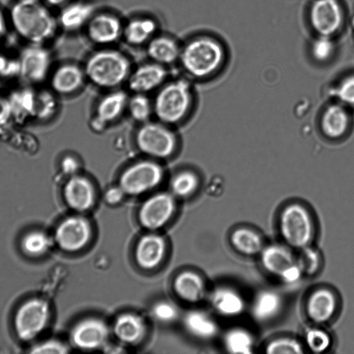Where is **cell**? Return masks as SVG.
Wrapping results in <instances>:
<instances>
[{"label":"cell","mask_w":354,"mask_h":354,"mask_svg":"<svg viewBox=\"0 0 354 354\" xmlns=\"http://www.w3.org/2000/svg\"><path fill=\"white\" fill-rule=\"evenodd\" d=\"M7 17L15 34L28 44L44 46L59 28L57 17L41 0H15Z\"/></svg>","instance_id":"6da1fadb"},{"label":"cell","mask_w":354,"mask_h":354,"mask_svg":"<svg viewBox=\"0 0 354 354\" xmlns=\"http://www.w3.org/2000/svg\"><path fill=\"white\" fill-rule=\"evenodd\" d=\"M224 58L222 44L213 37L203 35L189 39L181 47L179 60L190 75L205 77L216 71Z\"/></svg>","instance_id":"7a4b0ae2"},{"label":"cell","mask_w":354,"mask_h":354,"mask_svg":"<svg viewBox=\"0 0 354 354\" xmlns=\"http://www.w3.org/2000/svg\"><path fill=\"white\" fill-rule=\"evenodd\" d=\"M130 62L122 53L111 48H103L88 58L84 73L95 84L104 88L119 85L128 77Z\"/></svg>","instance_id":"3957f363"},{"label":"cell","mask_w":354,"mask_h":354,"mask_svg":"<svg viewBox=\"0 0 354 354\" xmlns=\"http://www.w3.org/2000/svg\"><path fill=\"white\" fill-rule=\"evenodd\" d=\"M192 94L187 82L179 80L169 83L157 94L153 110L165 123H176L186 115L191 105Z\"/></svg>","instance_id":"277c9868"},{"label":"cell","mask_w":354,"mask_h":354,"mask_svg":"<svg viewBox=\"0 0 354 354\" xmlns=\"http://www.w3.org/2000/svg\"><path fill=\"white\" fill-rule=\"evenodd\" d=\"M279 230L284 241L291 247L301 250L308 246L313 236L308 211L298 203L287 205L280 215Z\"/></svg>","instance_id":"5b68a950"},{"label":"cell","mask_w":354,"mask_h":354,"mask_svg":"<svg viewBox=\"0 0 354 354\" xmlns=\"http://www.w3.org/2000/svg\"><path fill=\"white\" fill-rule=\"evenodd\" d=\"M162 178L163 171L158 164L142 160L122 171L119 178V185L126 194L140 195L157 187Z\"/></svg>","instance_id":"8992f818"},{"label":"cell","mask_w":354,"mask_h":354,"mask_svg":"<svg viewBox=\"0 0 354 354\" xmlns=\"http://www.w3.org/2000/svg\"><path fill=\"white\" fill-rule=\"evenodd\" d=\"M261 261L268 272L285 283L297 282L304 274L297 257L281 245L273 244L263 248Z\"/></svg>","instance_id":"52a82bcc"},{"label":"cell","mask_w":354,"mask_h":354,"mask_svg":"<svg viewBox=\"0 0 354 354\" xmlns=\"http://www.w3.org/2000/svg\"><path fill=\"white\" fill-rule=\"evenodd\" d=\"M136 142L145 154L158 158L171 156L176 146L174 133L163 125L153 122L145 123L139 129Z\"/></svg>","instance_id":"ba28073f"},{"label":"cell","mask_w":354,"mask_h":354,"mask_svg":"<svg viewBox=\"0 0 354 354\" xmlns=\"http://www.w3.org/2000/svg\"><path fill=\"white\" fill-rule=\"evenodd\" d=\"M48 317V305L44 300L34 299L25 302L15 319L17 335L24 340L34 338L44 329Z\"/></svg>","instance_id":"9c48e42d"},{"label":"cell","mask_w":354,"mask_h":354,"mask_svg":"<svg viewBox=\"0 0 354 354\" xmlns=\"http://www.w3.org/2000/svg\"><path fill=\"white\" fill-rule=\"evenodd\" d=\"M309 20L319 35L332 37L343 23L342 6L337 0H315L310 8Z\"/></svg>","instance_id":"30bf717a"},{"label":"cell","mask_w":354,"mask_h":354,"mask_svg":"<svg viewBox=\"0 0 354 354\" xmlns=\"http://www.w3.org/2000/svg\"><path fill=\"white\" fill-rule=\"evenodd\" d=\"M124 24L111 12H95L85 29L89 40L97 45L107 46L122 37Z\"/></svg>","instance_id":"8fae6325"},{"label":"cell","mask_w":354,"mask_h":354,"mask_svg":"<svg viewBox=\"0 0 354 354\" xmlns=\"http://www.w3.org/2000/svg\"><path fill=\"white\" fill-rule=\"evenodd\" d=\"M19 73L30 82L41 80L48 71L50 56L44 45L28 44L20 52Z\"/></svg>","instance_id":"7c38bea8"},{"label":"cell","mask_w":354,"mask_h":354,"mask_svg":"<svg viewBox=\"0 0 354 354\" xmlns=\"http://www.w3.org/2000/svg\"><path fill=\"white\" fill-rule=\"evenodd\" d=\"M174 207V199L171 194L157 193L147 198L141 206L139 213L140 222L147 228H158L171 217Z\"/></svg>","instance_id":"4fadbf2b"},{"label":"cell","mask_w":354,"mask_h":354,"mask_svg":"<svg viewBox=\"0 0 354 354\" xmlns=\"http://www.w3.org/2000/svg\"><path fill=\"white\" fill-rule=\"evenodd\" d=\"M91 234L88 223L83 218L74 216L64 220L57 227L55 239L65 250L75 251L84 247Z\"/></svg>","instance_id":"5bb4252c"},{"label":"cell","mask_w":354,"mask_h":354,"mask_svg":"<svg viewBox=\"0 0 354 354\" xmlns=\"http://www.w3.org/2000/svg\"><path fill=\"white\" fill-rule=\"evenodd\" d=\"M95 12L93 3L73 0L60 8L57 17L59 28L66 32L85 28Z\"/></svg>","instance_id":"9a60e30c"},{"label":"cell","mask_w":354,"mask_h":354,"mask_svg":"<svg viewBox=\"0 0 354 354\" xmlns=\"http://www.w3.org/2000/svg\"><path fill=\"white\" fill-rule=\"evenodd\" d=\"M108 333L107 326L102 321L89 318L75 326L72 332V340L81 348L93 349L103 344Z\"/></svg>","instance_id":"2e32d148"},{"label":"cell","mask_w":354,"mask_h":354,"mask_svg":"<svg viewBox=\"0 0 354 354\" xmlns=\"http://www.w3.org/2000/svg\"><path fill=\"white\" fill-rule=\"evenodd\" d=\"M64 196L71 207L77 211H84L93 204L95 190L88 179L73 175L64 186Z\"/></svg>","instance_id":"e0dca14e"},{"label":"cell","mask_w":354,"mask_h":354,"mask_svg":"<svg viewBox=\"0 0 354 354\" xmlns=\"http://www.w3.org/2000/svg\"><path fill=\"white\" fill-rule=\"evenodd\" d=\"M166 75V70L161 64L154 62L142 64L129 76V86L136 93L144 94L160 86Z\"/></svg>","instance_id":"ac0fdd59"},{"label":"cell","mask_w":354,"mask_h":354,"mask_svg":"<svg viewBox=\"0 0 354 354\" xmlns=\"http://www.w3.org/2000/svg\"><path fill=\"white\" fill-rule=\"evenodd\" d=\"M337 300L334 293L327 288H319L308 297L306 312L314 322L321 324L328 322L335 314Z\"/></svg>","instance_id":"d6986e66"},{"label":"cell","mask_w":354,"mask_h":354,"mask_svg":"<svg viewBox=\"0 0 354 354\" xmlns=\"http://www.w3.org/2000/svg\"><path fill=\"white\" fill-rule=\"evenodd\" d=\"M181 46L170 36L156 35L147 44L149 57L161 65L170 64L179 59Z\"/></svg>","instance_id":"ffe728a7"},{"label":"cell","mask_w":354,"mask_h":354,"mask_svg":"<svg viewBox=\"0 0 354 354\" xmlns=\"http://www.w3.org/2000/svg\"><path fill=\"white\" fill-rule=\"evenodd\" d=\"M156 21L149 17H138L124 24L122 37L130 45L147 44L157 35Z\"/></svg>","instance_id":"44dd1931"},{"label":"cell","mask_w":354,"mask_h":354,"mask_svg":"<svg viewBox=\"0 0 354 354\" xmlns=\"http://www.w3.org/2000/svg\"><path fill=\"white\" fill-rule=\"evenodd\" d=\"M165 252L163 239L155 234L143 236L138 242L136 257L138 264L146 269L156 266L161 261Z\"/></svg>","instance_id":"7402d4cb"},{"label":"cell","mask_w":354,"mask_h":354,"mask_svg":"<svg viewBox=\"0 0 354 354\" xmlns=\"http://www.w3.org/2000/svg\"><path fill=\"white\" fill-rule=\"evenodd\" d=\"M127 97L122 91H115L104 97L99 102L96 118L93 120L95 129H102L104 125L116 119L127 104Z\"/></svg>","instance_id":"603a6c76"},{"label":"cell","mask_w":354,"mask_h":354,"mask_svg":"<svg viewBox=\"0 0 354 354\" xmlns=\"http://www.w3.org/2000/svg\"><path fill=\"white\" fill-rule=\"evenodd\" d=\"M84 74L75 64H63L53 73L51 80L52 86L58 93H71L81 86Z\"/></svg>","instance_id":"cb8c5ba5"},{"label":"cell","mask_w":354,"mask_h":354,"mask_svg":"<svg viewBox=\"0 0 354 354\" xmlns=\"http://www.w3.org/2000/svg\"><path fill=\"white\" fill-rule=\"evenodd\" d=\"M348 126V116L340 105L332 104L324 111L321 127L325 136L335 139L342 136Z\"/></svg>","instance_id":"d4e9b609"},{"label":"cell","mask_w":354,"mask_h":354,"mask_svg":"<svg viewBox=\"0 0 354 354\" xmlns=\"http://www.w3.org/2000/svg\"><path fill=\"white\" fill-rule=\"evenodd\" d=\"M212 304L221 315L234 317L240 315L244 310L243 297L234 290L219 288L212 295Z\"/></svg>","instance_id":"484cf974"},{"label":"cell","mask_w":354,"mask_h":354,"mask_svg":"<svg viewBox=\"0 0 354 354\" xmlns=\"http://www.w3.org/2000/svg\"><path fill=\"white\" fill-rule=\"evenodd\" d=\"M114 333L122 342L133 343L140 340L145 333V325L138 316L126 313L115 321Z\"/></svg>","instance_id":"4316f807"},{"label":"cell","mask_w":354,"mask_h":354,"mask_svg":"<svg viewBox=\"0 0 354 354\" xmlns=\"http://www.w3.org/2000/svg\"><path fill=\"white\" fill-rule=\"evenodd\" d=\"M282 306L279 294L271 290H264L258 294L252 305V314L260 321H267L278 315Z\"/></svg>","instance_id":"83f0119b"},{"label":"cell","mask_w":354,"mask_h":354,"mask_svg":"<svg viewBox=\"0 0 354 354\" xmlns=\"http://www.w3.org/2000/svg\"><path fill=\"white\" fill-rule=\"evenodd\" d=\"M174 288L179 296L189 301H197L204 294L202 279L190 271H185L178 275L174 281Z\"/></svg>","instance_id":"f1b7e54d"},{"label":"cell","mask_w":354,"mask_h":354,"mask_svg":"<svg viewBox=\"0 0 354 354\" xmlns=\"http://www.w3.org/2000/svg\"><path fill=\"white\" fill-rule=\"evenodd\" d=\"M234 248L245 255H254L263 250V241L258 233L248 227L235 230L230 236Z\"/></svg>","instance_id":"f546056e"},{"label":"cell","mask_w":354,"mask_h":354,"mask_svg":"<svg viewBox=\"0 0 354 354\" xmlns=\"http://www.w3.org/2000/svg\"><path fill=\"white\" fill-rule=\"evenodd\" d=\"M184 323L187 330L199 338L209 339L217 333V326L214 320L201 311H192L187 313Z\"/></svg>","instance_id":"4dcf8cb0"},{"label":"cell","mask_w":354,"mask_h":354,"mask_svg":"<svg viewBox=\"0 0 354 354\" xmlns=\"http://www.w3.org/2000/svg\"><path fill=\"white\" fill-rule=\"evenodd\" d=\"M253 339L247 330L233 328L229 330L224 338V344L229 353L234 354H249L252 353Z\"/></svg>","instance_id":"1f68e13d"},{"label":"cell","mask_w":354,"mask_h":354,"mask_svg":"<svg viewBox=\"0 0 354 354\" xmlns=\"http://www.w3.org/2000/svg\"><path fill=\"white\" fill-rule=\"evenodd\" d=\"M198 178L197 176L190 171H183L177 173L170 182L172 194L179 196L185 197L192 194L197 188Z\"/></svg>","instance_id":"d6a6232c"},{"label":"cell","mask_w":354,"mask_h":354,"mask_svg":"<svg viewBox=\"0 0 354 354\" xmlns=\"http://www.w3.org/2000/svg\"><path fill=\"white\" fill-rule=\"evenodd\" d=\"M49 237L41 232H32L26 234L22 241L23 250L30 255H40L50 246Z\"/></svg>","instance_id":"836d02e7"},{"label":"cell","mask_w":354,"mask_h":354,"mask_svg":"<svg viewBox=\"0 0 354 354\" xmlns=\"http://www.w3.org/2000/svg\"><path fill=\"white\" fill-rule=\"evenodd\" d=\"M129 111L136 121H147L151 113V104L143 93H136L128 102Z\"/></svg>","instance_id":"e575fe53"},{"label":"cell","mask_w":354,"mask_h":354,"mask_svg":"<svg viewBox=\"0 0 354 354\" xmlns=\"http://www.w3.org/2000/svg\"><path fill=\"white\" fill-rule=\"evenodd\" d=\"M269 354H300L304 353L302 345L291 337L277 338L270 342L266 347Z\"/></svg>","instance_id":"d590c367"},{"label":"cell","mask_w":354,"mask_h":354,"mask_svg":"<svg viewBox=\"0 0 354 354\" xmlns=\"http://www.w3.org/2000/svg\"><path fill=\"white\" fill-rule=\"evenodd\" d=\"M305 340L307 347L313 353L326 351L331 344L329 335L324 330L313 328L306 333Z\"/></svg>","instance_id":"8d00e7d4"},{"label":"cell","mask_w":354,"mask_h":354,"mask_svg":"<svg viewBox=\"0 0 354 354\" xmlns=\"http://www.w3.org/2000/svg\"><path fill=\"white\" fill-rule=\"evenodd\" d=\"M335 49L332 37L319 35L312 43L311 54L316 61L326 62L332 58Z\"/></svg>","instance_id":"74e56055"},{"label":"cell","mask_w":354,"mask_h":354,"mask_svg":"<svg viewBox=\"0 0 354 354\" xmlns=\"http://www.w3.org/2000/svg\"><path fill=\"white\" fill-rule=\"evenodd\" d=\"M297 259L303 274L313 275L318 271L320 267L321 258L319 254L309 245L301 249Z\"/></svg>","instance_id":"f35d334b"},{"label":"cell","mask_w":354,"mask_h":354,"mask_svg":"<svg viewBox=\"0 0 354 354\" xmlns=\"http://www.w3.org/2000/svg\"><path fill=\"white\" fill-rule=\"evenodd\" d=\"M336 94L345 104L354 105V75L344 78L339 84Z\"/></svg>","instance_id":"ab89813d"},{"label":"cell","mask_w":354,"mask_h":354,"mask_svg":"<svg viewBox=\"0 0 354 354\" xmlns=\"http://www.w3.org/2000/svg\"><path fill=\"white\" fill-rule=\"evenodd\" d=\"M153 314L160 321L170 322L176 318L177 310L170 303L160 302L154 306Z\"/></svg>","instance_id":"60d3db41"},{"label":"cell","mask_w":354,"mask_h":354,"mask_svg":"<svg viewBox=\"0 0 354 354\" xmlns=\"http://www.w3.org/2000/svg\"><path fill=\"white\" fill-rule=\"evenodd\" d=\"M66 348L57 341H48L33 348L32 353H65Z\"/></svg>","instance_id":"b9f144b4"},{"label":"cell","mask_w":354,"mask_h":354,"mask_svg":"<svg viewBox=\"0 0 354 354\" xmlns=\"http://www.w3.org/2000/svg\"><path fill=\"white\" fill-rule=\"evenodd\" d=\"M124 194H126L118 185L109 188L104 194V198L108 203L114 205L120 202Z\"/></svg>","instance_id":"7bdbcfd3"},{"label":"cell","mask_w":354,"mask_h":354,"mask_svg":"<svg viewBox=\"0 0 354 354\" xmlns=\"http://www.w3.org/2000/svg\"><path fill=\"white\" fill-rule=\"evenodd\" d=\"M62 168L65 174L73 176L78 169V162L74 158L66 156L62 160Z\"/></svg>","instance_id":"ee69618b"},{"label":"cell","mask_w":354,"mask_h":354,"mask_svg":"<svg viewBox=\"0 0 354 354\" xmlns=\"http://www.w3.org/2000/svg\"><path fill=\"white\" fill-rule=\"evenodd\" d=\"M45 5L51 8H59L72 1L73 0H41Z\"/></svg>","instance_id":"f6af8a7d"},{"label":"cell","mask_w":354,"mask_h":354,"mask_svg":"<svg viewBox=\"0 0 354 354\" xmlns=\"http://www.w3.org/2000/svg\"><path fill=\"white\" fill-rule=\"evenodd\" d=\"M8 25V17L0 9V39L5 36Z\"/></svg>","instance_id":"bcb514c9"}]
</instances>
